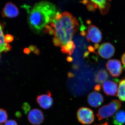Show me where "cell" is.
<instances>
[{
    "instance_id": "obj_1",
    "label": "cell",
    "mask_w": 125,
    "mask_h": 125,
    "mask_svg": "<svg viewBox=\"0 0 125 125\" xmlns=\"http://www.w3.org/2000/svg\"><path fill=\"white\" fill-rule=\"evenodd\" d=\"M56 14V7L53 4L47 1L37 3L28 16V21L30 28L36 32H40L46 25L52 22Z\"/></svg>"
},
{
    "instance_id": "obj_2",
    "label": "cell",
    "mask_w": 125,
    "mask_h": 125,
    "mask_svg": "<svg viewBox=\"0 0 125 125\" xmlns=\"http://www.w3.org/2000/svg\"><path fill=\"white\" fill-rule=\"evenodd\" d=\"M60 20L53 19L52 22L55 24V37L58 38L61 43V46H65L71 41L74 34L78 31L79 25L76 18L68 11L62 13Z\"/></svg>"
},
{
    "instance_id": "obj_3",
    "label": "cell",
    "mask_w": 125,
    "mask_h": 125,
    "mask_svg": "<svg viewBox=\"0 0 125 125\" xmlns=\"http://www.w3.org/2000/svg\"><path fill=\"white\" fill-rule=\"evenodd\" d=\"M121 104L120 101L113 100L108 104L104 105L99 108L97 113L98 121L111 117L120 108Z\"/></svg>"
},
{
    "instance_id": "obj_4",
    "label": "cell",
    "mask_w": 125,
    "mask_h": 125,
    "mask_svg": "<svg viewBox=\"0 0 125 125\" xmlns=\"http://www.w3.org/2000/svg\"><path fill=\"white\" fill-rule=\"evenodd\" d=\"M76 115L79 121L83 125H90L94 121L93 112L89 108H80L78 109Z\"/></svg>"
},
{
    "instance_id": "obj_5",
    "label": "cell",
    "mask_w": 125,
    "mask_h": 125,
    "mask_svg": "<svg viewBox=\"0 0 125 125\" xmlns=\"http://www.w3.org/2000/svg\"><path fill=\"white\" fill-rule=\"evenodd\" d=\"M86 36V39L88 42L91 41L96 44L101 42L102 39L101 30L98 27L93 25L88 26Z\"/></svg>"
},
{
    "instance_id": "obj_6",
    "label": "cell",
    "mask_w": 125,
    "mask_h": 125,
    "mask_svg": "<svg viewBox=\"0 0 125 125\" xmlns=\"http://www.w3.org/2000/svg\"><path fill=\"white\" fill-rule=\"evenodd\" d=\"M107 69L112 77H118L122 73V67L120 62L116 59L108 61L106 65Z\"/></svg>"
},
{
    "instance_id": "obj_7",
    "label": "cell",
    "mask_w": 125,
    "mask_h": 125,
    "mask_svg": "<svg viewBox=\"0 0 125 125\" xmlns=\"http://www.w3.org/2000/svg\"><path fill=\"white\" fill-rule=\"evenodd\" d=\"M114 46L109 42H105L99 46L98 48V54L101 57L105 59L111 58L115 53Z\"/></svg>"
},
{
    "instance_id": "obj_8",
    "label": "cell",
    "mask_w": 125,
    "mask_h": 125,
    "mask_svg": "<svg viewBox=\"0 0 125 125\" xmlns=\"http://www.w3.org/2000/svg\"><path fill=\"white\" fill-rule=\"evenodd\" d=\"M28 119L32 125H39L44 121V115L41 110L34 108L31 110L28 113Z\"/></svg>"
},
{
    "instance_id": "obj_9",
    "label": "cell",
    "mask_w": 125,
    "mask_h": 125,
    "mask_svg": "<svg viewBox=\"0 0 125 125\" xmlns=\"http://www.w3.org/2000/svg\"><path fill=\"white\" fill-rule=\"evenodd\" d=\"M36 100L39 106L44 109H49L53 105V99L51 92H47L46 94L38 95Z\"/></svg>"
},
{
    "instance_id": "obj_10",
    "label": "cell",
    "mask_w": 125,
    "mask_h": 125,
    "mask_svg": "<svg viewBox=\"0 0 125 125\" xmlns=\"http://www.w3.org/2000/svg\"><path fill=\"white\" fill-rule=\"evenodd\" d=\"M104 101L103 96L102 94L96 91L90 93L87 98L89 104L93 107H97L101 106Z\"/></svg>"
},
{
    "instance_id": "obj_11",
    "label": "cell",
    "mask_w": 125,
    "mask_h": 125,
    "mask_svg": "<svg viewBox=\"0 0 125 125\" xmlns=\"http://www.w3.org/2000/svg\"><path fill=\"white\" fill-rule=\"evenodd\" d=\"M102 88L104 92L108 96H115L117 95L118 85L117 83L112 80H107L103 83Z\"/></svg>"
},
{
    "instance_id": "obj_12",
    "label": "cell",
    "mask_w": 125,
    "mask_h": 125,
    "mask_svg": "<svg viewBox=\"0 0 125 125\" xmlns=\"http://www.w3.org/2000/svg\"><path fill=\"white\" fill-rule=\"evenodd\" d=\"M2 14L5 17L15 18L19 15V10L16 6L12 2H7L2 9Z\"/></svg>"
},
{
    "instance_id": "obj_13",
    "label": "cell",
    "mask_w": 125,
    "mask_h": 125,
    "mask_svg": "<svg viewBox=\"0 0 125 125\" xmlns=\"http://www.w3.org/2000/svg\"><path fill=\"white\" fill-rule=\"evenodd\" d=\"M92 1L97 4L100 10L101 13L103 15H105L108 13L110 7L109 1L106 0Z\"/></svg>"
},
{
    "instance_id": "obj_14",
    "label": "cell",
    "mask_w": 125,
    "mask_h": 125,
    "mask_svg": "<svg viewBox=\"0 0 125 125\" xmlns=\"http://www.w3.org/2000/svg\"><path fill=\"white\" fill-rule=\"evenodd\" d=\"M115 125H123L125 124V111L121 110L117 112L113 118Z\"/></svg>"
},
{
    "instance_id": "obj_15",
    "label": "cell",
    "mask_w": 125,
    "mask_h": 125,
    "mask_svg": "<svg viewBox=\"0 0 125 125\" xmlns=\"http://www.w3.org/2000/svg\"><path fill=\"white\" fill-rule=\"evenodd\" d=\"M11 47L5 41V36L2 31V25L0 24V52H7L11 49Z\"/></svg>"
},
{
    "instance_id": "obj_16",
    "label": "cell",
    "mask_w": 125,
    "mask_h": 125,
    "mask_svg": "<svg viewBox=\"0 0 125 125\" xmlns=\"http://www.w3.org/2000/svg\"><path fill=\"white\" fill-rule=\"evenodd\" d=\"M108 78V74L107 71L105 70H101L98 71L95 75V81L100 84L104 83Z\"/></svg>"
},
{
    "instance_id": "obj_17",
    "label": "cell",
    "mask_w": 125,
    "mask_h": 125,
    "mask_svg": "<svg viewBox=\"0 0 125 125\" xmlns=\"http://www.w3.org/2000/svg\"><path fill=\"white\" fill-rule=\"evenodd\" d=\"M61 51L64 54H68L71 56L75 48V45L73 42L71 41L67 43L66 45L63 46H61Z\"/></svg>"
},
{
    "instance_id": "obj_18",
    "label": "cell",
    "mask_w": 125,
    "mask_h": 125,
    "mask_svg": "<svg viewBox=\"0 0 125 125\" xmlns=\"http://www.w3.org/2000/svg\"><path fill=\"white\" fill-rule=\"evenodd\" d=\"M117 96L121 101L125 102V77L119 83Z\"/></svg>"
},
{
    "instance_id": "obj_19",
    "label": "cell",
    "mask_w": 125,
    "mask_h": 125,
    "mask_svg": "<svg viewBox=\"0 0 125 125\" xmlns=\"http://www.w3.org/2000/svg\"><path fill=\"white\" fill-rule=\"evenodd\" d=\"M8 114L5 109L0 108V124L7 121Z\"/></svg>"
},
{
    "instance_id": "obj_20",
    "label": "cell",
    "mask_w": 125,
    "mask_h": 125,
    "mask_svg": "<svg viewBox=\"0 0 125 125\" xmlns=\"http://www.w3.org/2000/svg\"><path fill=\"white\" fill-rule=\"evenodd\" d=\"M87 9L90 11H94L96 9H97V5L94 2H93L92 0L89 1L87 5Z\"/></svg>"
},
{
    "instance_id": "obj_21",
    "label": "cell",
    "mask_w": 125,
    "mask_h": 125,
    "mask_svg": "<svg viewBox=\"0 0 125 125\" xmlns=\"http://www.w3.org/2000/svg\"><path fill=\"white\" fill-rule=\"evenodd\" d=\"M22 109L24 112L25 114H27L28 112H29L31 109V106L28 103H24L22 106Z\"/></svg>"
},
{
    "instance_id": "obj_22",
    "label": "cell",
    "mask_w": 125,
    "mask_h": 125,
    "mask_svg": "<svg viewBox=\"0 0 125 125\" xmlns=\"http://www.w3.org/2000/svg\"><path fill=\"white\" fill-rule=\"evenodd\" d=\"M14 40V38L13 36L10 34H6L5 36V41L6 43L10 42Z\"/></svg>"
},
{
    "instance_id": "obj_23",
    "label": "cell",
    "mask_w": 125,
    "mask_h": 125,
    "mask_svg": "<svg viewBox=\"0 0 125 125\" xmlns=\"http://www.w3.org/2000/svg\"><path fill=\"white\" fill-rule=\"evenodd\" d=\"M52 42H53V44L56 47L59 46L61 45V43L60 41L57 38L55 37L53 38Z\"/></svg>"
},
{
    "instance_id": "obj_24",
    "label": "cell",
    "mask_w": 125,
    "mask_h": 125,
    "mask_svg": "<svg viewBox=\"0 0 125 125\" xmlns=\"http://www.w3.org/2000/svg\"><path fill=\"white\" fill-rule=\"evenodd\" d=\"M5 125H18L16 122L13 120H10L6 122Z\"/></svg>"
},
{
    "instance_id": "obj_25",
    "label": "cell",
    "mask_w": 125,
    "mask_h": 125,
    "mask_svg": "<svg viewBox=\"0 0 125 125\" xmlns=\"http://www.w3.org/2000/svg\"><path fill=\"white\" fill-rule=\"evenodd\" d=\"M62 14H61L59 11H57L56 13L54 19L56 20H60L62 17Z\"/></svg>"
},
{
    "instance_id": "obj_26",
    "label": "cell",
    "mask_w": 125,
    "mask_h": 125,
    "mask_svg": "<svg viewBox=\"0 0 125 125\" xmlns=\"http://www.w3.org/2000/svg\"><path fill=\"white\" fill-rule=\"evenodd\" d=\"M121 61L123 64V68L125 70V52L122 56Z\"/></svg>"
},
{
    "instance_id": "obj_27",
    "label": "cell",
    "mask_w": 125,
    "mask_h": 125,
    "mask_svg": "<svg viewBox=\"0 0 125 125\" xmlns=\"http://www.w3.org/2000/svg\"><path fill=\"white\" fill-rule=\"evenodd\" d=\"M94 90L97 92H99L101 90V86L100 84H98L95 85L94 88Z\"/></svg>"
},
{
    "instance_id": "obj_28",
    "label": "cell",
    "mask_w": 125,
    "mask_h": 125,
    "mask_svg": "<svg viewBox=\"0 0 125 125\" xmlns=\"http://www.w3.org/2000/svg\"><path fill=\"white\" fill-rule=\"evenodd\" d=\"M88 48L89 51L91 52L96 53V52H95V51H94L95 49H94V48L92 46H89L88 47Z\"/></svg>"
},
{
    "instance_id": "obj_29",
    "label": "cell",
    "mask_w": 125,
    "mask_h": 125,
    "mask_svg": "<svg viewBox=\"0 0 125 125\" xmlns=\"http://www.w3.org/2000/svg\"><path fill=\"white\" fill-rule=\"evenodd\" d=\"M15 115L16 117H17V118H20L22 116V113H21L20 112L17 111L16 112Z\"/></svg>"
},
{
    "instance_id": "obj_30",
    "label": "cell",
    "mask_w": 125,
    "mask_h": 125,
    "mask_svg": "<svg viewBox=\"0 0 125 125\" xmlns=\"http://www.w3.org/2000/svg\"><path fill=\"white\" fill-rule=\"evenodd\" d=\"M48 33H49V35H51V36H52L53 35H54L55 33V30L54 29L51 30L50 31H48Z\"/></svg>"
},
{
    "instance_id": "obj_31",
    "label": "cell",
    "mask_w": 125,
    "mask_h": 125,
    "mask_svg": "<svg viewBox=\"0 0 125 125\" xmlns=\"http://www.w3.org/2000/svg\"><path fill=\"white\" fill-rule=\"evenodd\" d=\"M29 48L30 50V51H31L33 52L34 51V50H35V49L37 48V47L34 46V45H31V46H30Z\"/></svg>"
},
{
    "instance_id": "obj_32",
    "label": "cell",
    "mask_w": 125,
    "mask_h": 125,
    "mask_svg": "<svg viewBox=\"0 0 125 125\" xmlns=\"http://www.w3.org/2000/svg\"><path fill=\"white\" fill-rule=\"evenodd\" d=\"M36 55H39V54L40 53V51L39 49L38 48H36L35 50H34V51L33 52Z\"/></svg>"
},
{
    "instance_id": "obj_33",
    "label": "cell",
    "mask_w": 125,
    "mask_h": 125,
    "mask_svg": "<svg viewBox=\"0 0 125 125\" xmlns=\"http://www.w3.org/2000/svg\"><path fill=\"white\" fill-rule=\"evenodd\" d=\"M66 61L69 62H72L73 61V58L70 56H68L66 58Z\"/></svg>"
},
{
    "instance_id": "obj_34",
    "label": "cell",
    "mask_w": 125,
    "mask_h": 125,
    "mask_svg": "<svg viewBox=\"0 0 125 125\" xmlns=\"http://www.w3.org/2000/svg\"><path fill=\"white\" fill-rule=\"evenodd\" d=\"M90 54V52H89L86 51L84 52V54L83 55V58L85 59V58L88 57L89 55Z\"/></svg>"
},
{
    "instance_id": "obj_35",
    "label": "cell",
    "mask_w": 125,
    "mask_h": 125,
    "mask_svg": "<svg viewBox=\"0 0 125 125\" xmlns=\"http://www.w3.org/2000/svg\"><path fill=\"white\" fill-rule=\"evenodd\" d=\"M24 52L25 54H29L30 53V51L29 49L28 48H25L24 50Z\"/></svg>"
},
{
    "instance_id": "obj_36",
    "label": "cell",
    "mask_w": 125,
    "mask_h": 125,
    "mask_svg": "<svg viewBox=\"0 0 125 125\" xmlns=\"http://www.w3.org/2000/svg\"><path fill=\"white\" fill-rule=\"evenodd\" d=\"M45 29H46L48 31H48L52 29L51 26H49V25H46V26H45Z\"/></svg>"
},
{
    "instance_id": "obj_37",
    "label": "cell",
    "mask_w": 125,
    "mask_h": 125,
    "mask_svg": "<svg viewBox=\"0 0 125 125\" xmlns=\"http://www.w3.org/2000/svg\"><path fill=\"white\" fill-rule=\"evenodd\" d=\"M72 68L74 70H78L79 69V66L77 64H74L72 66Z\"/></svg>"
},
{
    "instance_id": "obj_38",
    "label": "cell",
    "mask_w": 125,
    "mask_h": 125,
    "mask_svg": "<svg viewBox=\"0 0 125 125\" xmlns=\"http://www.w3.org/2000/svg\"><path fill=\"white\" fill-rule=\"evenodd\" d=\"M89 2V1L87 0H86L82 1H79L80 2L83 4L84 5H87Z\"/></svg>"
},
{
    "instance_id": "obj_39",
    "label": "cell",
    "mask_w": 125,
    "mask_h": 125,
    "mask_svg": "<svg viewBox=\"0 0 125 125\" xmlns=\"http://www.w3.org/2000/svg\"><path fill=\"white\" fill-rule=\"evenodd\" d=\"M81 35L83 36H86L87 33H86V32L84 31H82L80 33Z\"/></svg>"
},
{
    "instance_id": "obj_40",
    "label": "cell",
    "mask_w": 125,
    "mask_h": 125,
    "mask_svg": "<svg viewBox=\"0 0 125 125\" xmlns=\"http://www.w3.org/2000/svg\"><path fill=\"white\" fill-rule=\"evenodd\" d=\"M68 76H69V78H71V77H73L74 75L73 74L71 73V72H69V73H68Z\"/></svg>"
},
{
    "instance_id": "obj_41",
    "label": "cell",
    "mask_w": 125,
    "mask_h": 125,
    "mask_svg": "<svg viewBox=\"0 0 125 125\" xmlns=\"http://www.w3.org/2000/svg\"><path fill=\"white\" fill-rule=\"evenodd\" d=\"M99 46L98 44H95L94 45V48L95 49H98L99 47Z\"/></svg>"
},
{
    "instance_id": "obj_42",
    "label": "cell",
    "mask_w": 125,
    "mask_h": 125,
    "mask_svg": "<svg viewBox=\"0 0 125 125\" xmlns=\"http://www.w3.org/2000/svg\"><path fill=\"white\" fill-rule=\"evenodd\" d=\"M109 125L107 122H105V123H103V124H101V125Z\"/></svg>"
},
{
    "instance_id": "obj_43",
    "label": "cell",
    "mask_w": 125,
    "mask_h": 125,
    "mask_svg": "<svg viewBox=\"0 0 125 125\" xmlns=\"http://www.w3.org/2000/svg\"><path fill=\"white\" fill-rule=\"evenodd\" d=\"M87 24L89 25L91 23V21L90 20H87Z\"/></svg>"
},
{
    "instance_id": "obj_44",
    "label": "cell",
    "mask_w": 125,
    "mask_h": 125,
    "mask_svg": "<svg viewBox=\"0 0 125 125\" xmlns=\"http://www.w3.org/2000/svg\"><path fill=\"white\" fill-rule=\"evenodd\" d=\"M0 53H1V52H0Z\"/></svg>"
},
{
    "instance_id": "obj_45",
    "label": "cell",
    "mask_w": 125,
    "mask_h": 125,
    "mask_svg": "<svg viewBox=\"0 0 125 125\" xmlns=\"http://www.w3.org/2000/svg\"></svg>"
}]
</instances>
